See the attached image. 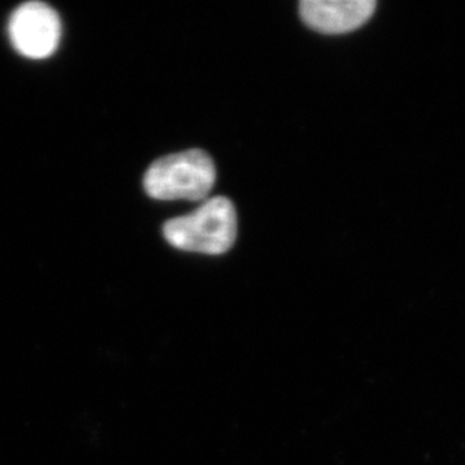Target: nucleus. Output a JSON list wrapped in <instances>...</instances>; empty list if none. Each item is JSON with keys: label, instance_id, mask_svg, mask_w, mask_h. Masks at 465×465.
Returning a JSON list of instances; mask_svg holds the SVG:
<instances>
[{"label": "nucleus", "instance_id": "f03ea898", "mask_svg": "<svg viewBox=\"0 0 465 465\" xmlns=\"http://www.w3.org/2000/svg\"><path fill=\"white\" fill-rule=\"evenodd\" d=\"M214 183V162L203 150L158 158L143 178L146 193L157 201H203Z\"/></svg>", "mask_w": 465, "mask_h": 465}, {"label": "nucleus", "instance_id": "7ed1b4c3", "mask_svg": "<svg viewBox=\"0 0 465 465\" xmlns=\"http://www.w3.org/2000/svg\"><path fill=\"white\" fill-rule=\"evenodd\" d=\"M9 38L14 47L29 59H45L56 52L61 40V20L43 2H27L9 18Z\"/></svg>", "mask_w": 465, "mask_h": 465}, {"label": "nucleus", "instance_id": "f257e3e1", "mask_svg": "<svg viewBox=\"0 0 465 465\" xmlns=\"http://www.w3.org/2000/svg\"><path fill=\"white\" fill-rule=\"evenodd\" d=\"M237 211L228 198H211L190 214L169 220L163 235L171 246L184 252L222 255L237 240Z\"/></svg>", "mask_w": 465, "mask_h": 465}, {"label": "nucleus", "instance_id": "20e7f679", "mask_svg": "<svg viewBox=\"0 0 465 465\" xmlns=\"http://www.w3.org/2000/svg\"><path fill=\"white\" fill-rule=\"evenodd\" d=\"M375 8L373 0H303L300 15L313 31L341 35L363 26Z\"/></svg>", "mask_w": 465, "mask_h": 465}]
</instances>
